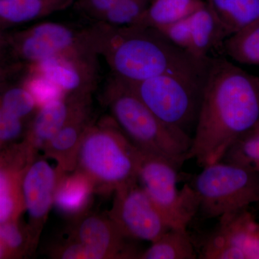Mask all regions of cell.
Returning a JSON list of instances; mask_svg holds the SVG:
<instances>
[{
	"instance_id": "obj_1",
	"label": "cell",
	"mask_w": 259,
	"mask_h": 259,
	"mask_svg": "<svg viewBox=\"0 0 259 259\" xmlns=\"http://www.w3.org/2000/svg\"><path fill=\"white\" fill-rule=\"evenodd\" d=\"M259 122V79L231 61L212 58L190 152L200 167L221 161Z\"/></svg>"
},
{
	"instance_id": "obj_2",
	"label": "cell",
	"mask_w": 259,
	"mask_h": 259,
	"mask_svg": "<svg viewBox=\"0 0 259 259\" xmlns=\"http://www.w3.org/2000/svg\"><path fill=\"white\" fill-rule=\"evenodd\" d=\"M85 35L90 47L106 61L112 76L127 83L166 73L202 69L212 59H197L158 29L140 24L91 23L85 28Z\"/></svg>"
},
{
	"instance_id": "obj_3",
	"label": "cell",
	"mask_w": 259,
	"mask_h": 259,
	"mask_svg": "<svg viewBox=\"0 0 259 259\" xmlns=\"http://www.w3.org/2000/svg\"><path fill=\"white\" fill-rule=\"evenodd\" d=\"M103 101L112 118L144 156L166 162L177 170L190 159L192 138L160 120L125 83L112 75Z\"/></svg>"
},
{
	"instance_id": "obj_4",
	"label": "cell",
	"mask_w": 259,
	"mask_h": 259,
	"mask_svg": "<svg viewBox=\"0 0 259 259\" xmlns=\"http://www.w3.org/2000/svg\"><path fill=\"white\" fill-rule=\"evenodd\" d=\"M144 156L109 116L85 131L76 166L91 180L95 190L115 193L121 187L138 182Z\"/></svg>"
},
{
	"instance_id": "obj_5",
	"label": "cell",
	"mask_w": 259,
	"mask_h": 259,
	"mask_svg": "<svg viewBox=\"0 0 259 259\" xmlns=\"http://www.w3.org/2000/svg\"><path fill=\"white\" fill-rule=\"evenodd\" d=\"M209 64L202 69L166 73L139 82L122 81L160 120L192 138Z\"/></svg>"
},
{
	"instance_id": "obj_6",
	"label": "cell",
	"mask_w": 259,
	"mask_h": 259,
	"mask_svg": "<svg viewBox=\"0 0 259 259\" xmlns=\"http://www.w3.org/2000/svg\"><path fill=\"white\" fill-rule=\"evenodd\" d=\"M191 187L204 218H218L259 202V172L220 161L203 167Z\"/></svg>"
},
{
	"instance_id": "obj_7",
	"label": "cell",
	"mask_w": 259,
	"mask_h": 259,
	"mask_svg": "<svg viewBox=\"0 0 259 259\" xmlns=\"http://www.w3.org/2000/svg\"><path fill=\"white\" fill-rule=\"evenodd\" d=\"M178 171L169 163L151 156H144L138 183L171 228L187 229L198 212V200L190 185L177 187Z\"/></svg>"
},
{
	"instance_id": "obj_8",
	"label": "cell",
	"mask_w": 259,
	"mask_h": 259,
	"mask_svg": "<svg viewBox=\"0 0 259 259\" xmlns=\"http://www.w3.org/2000/svg\"><path fill=\"white\" fill-rule=\"evenodd\" d=\"M84 40V29L59 22H40L23 30L7 32L6 59L30 67L71 50Z\"/></svg>"
},
{
	"instance_id": "obj_9",
	"label": "cell",
	"mask_w": 259,
	"mask_h": 259,
	"mask_svg": "<svg viewBox=\"0 0 259 259\" xmlns=\"http://www.w3.org/2000/svg\"><path fill=\"white\" fill-rule=\"evenodd\" d=\"M201 243L200 259H259V223L248 208L226 213Z\"/></svg>"
},
{
	"instance_id": "obj_10",
	"label": "cell",
	"mask_w": 259,
	"mask_h": 259,
	"mask_svg": "<svg viewBox=\"0 0 259 259\" xmlns=\"http://www.w3.org/2000/svg\"><path fill=\"white\" fill-rule=\"evenodd\" d=\"M114 194L109 217L129 239L152 243L171 229L138 182L121 187Z\"/></svg>"
},
{
	"instance_id": "obj_11",
	"label": "cell",
	"mask_w": 259,
	"mask_h": 259,
	"mask_svg": "<svg viewBox=\"0 0 259 259\" xmlns=\"http://www.w3.org/2000/svg\"><path fill=\"white\" fill-rule=\"evenodd\" d=\"M99 58L85 37L78 47L32 65L29 70L45 76L66 95L92 94L98 78Z\"/></svg>"
},
{
	"instance_id": "obj_12",
	"label": "cell",
	"mask_w": 259,
	"mask_h": 259,
	"mask_svg": "<svg viewBox=\"0 0 259 259\" xmlns=\"http://www.w3.org/2000/svg\"><path fill=\"white\" fill-rule=\"evenodd\" d=\"M74 241L82 246L86 258H139L129 238L109 216L90 214L81 218L74 230Z\"/></svg>"
},
{
	"instance_id": "obj_13",
	"label": "cell",
	"mask_w": 259,
	"mask_h": 259,
	"mask_svg": "<svg viewBox=\"0 0 259 259\" xmlns=\"http://www.w3.org/2000/svg\"><path fill=\"white\" fill-rule=\"evenodd\" d=\"M32 151L25 141L0 148V224L18 221L24 210L22 178Z\"/></svg>"
},
{
	"instance_id": "obj_14",
	"label": "cell",
	"mask_w": 259,
	"mask_h": 259,
	"mask_svg": "<svg viewBox=\"0 0 259 259\" xmlns=\"http://www.w3.org/2000/svg\"><path fill=\"white\" fill-rule=\"evenodd\" d=\"M60 175L45 159L30 161L22 178L24 210L32 223L45 221L54 204V192Z\"/></svg>"
},
{
	"instance_id": "obj_15",
	"label": "cell",
	"mask_w": 259,
	"mask_h": 259,
	"mask_svg": "<svg viewBox=\"0 0 259 259\" xmlns=\"http://www.w3.org/2000/svg\"><path fill=\"white\" fill-rule=\"evenodd\" d=\"M91 112V95H83L69 120L44 146L48 154L60 163L61 170L76 166L80 142L93 124Z\"/></svg>"
},
{
	"instance_id": "obj_16",
	"label": "cell",
	"mask_w": 259,
	"mask_h": 259,
	"mask_svg": "<svg viewBox=\"0 0 259 259\" xmlns=\"http://www.w3.org/2000/svg\"><path fill=\"white\" fill-rule=\"evenodd\" d=\"M83 95H66L39 107L29 122L25 142L32 151L44 147L66 123Z\"/></svg>"
},
{
	"instance_id": "obj_17",
	"label": "cell",
	"mask_w": 259,
	"mask_h": 259,
	"mask_svg": "<svg viewBox=\"0 0 259 259\" xmlns=\"http://www.w3.org/2000/svg\"><path fill=\"white\" fill-rule=\"evenodd\" d=\"M76 0H0V27H11L41 20L74 5Z\"/></svg>"
},
{
	"instance_id": "obj_18",
	"label": "cell",
	"mask_w": 259,
	"mask_h": 259,
	"mask_svg": "<svg viewBox=\"0 0 259 259\" xmlns=\"http://www.w3.org/2000/svg\"><path fill=\"white\" fill-rule=\"evenodd\" d=\"M192 42L189 53L199 59H208L211 53L223 51L228 35L207 5L190 16Z\"/></svg>"
},
{
	"instance_id": "obj_19",
	"label": "cell",
	"mask_w": 259,
	"mask_h": 259,
	"mask_svg": "<svg viewBox=\"0 0 259 259\" xmlns=\"http://www.w3.org/2000/svg\"><path fill=\"white\" fill-rule=\"evenodd\" d=\"M95 190L93 182L82 172L59 177L54 196L56 209L66 215H77L86 209Z\"/></svg>"
},
{
	"instance_id": "obj_20",
	"label": "cell",
	"mask_w": 259,
	"mask_h": 259,
	"mask_svg": "<svg viewBox=\"0 0 259 259\" xmlns=\"http://www.w3.org/2000/svg\"><path fill=\"white\" fill-rule=\"evenodd\" d=\"M228 36L259 21V0H207Z\"/></svg>"
},
{
	"instance_id": "obj_21",
	"label": "cell",
	"mask_w": 259,
	"mask_h": 259,
	"mask_svg": "<svg viewBox=\"0 0 259 259\" xmlns=\"http://www.w3.org/2000/svg\"><path fill=\"white\" fill-rule=\"evenodd\" d=\"M143 259H197V249L187 229L171 228L141 252Z\"/></svg>"
},
{
	"instance_id": "obj_22",
	"label": "cell",
	"mask_w": 259,
	"mask_h": 259,
	"mask_svg": "<svg viewBox=\"0 0 259 259\" xmlns=\"http://www.w3.org/2000/svg\"><path fill=\"white\" fill-rule=\"evenodd\" d=\"M204 4L202 0H152L136 24L158 29L188 18Z\"/></svg>"
},
{
	"instance_id": "obj_23",
	"label": "cell",
	"mask_w": 259,
	"mask_h": 259,
	"mask_svg": "<svg viewBox=\"0 0 259 259\" xmlns=\"http://www.w3.org/2000/svg\"><path fill=\"white\" fill-rule=\"evenodd\" d=\"M25 76L8 80L0 85V107L12 115L30 122L38 110V106L31 93L24 84Z\"/></svg>"
},
{
	"instance_id": "obj_24",
	"label": "cell",
	"mask_w": 259,
	"mask_h": 259,
	"mask_svg": "<svg viewBox=\"0 0 259 259\" xmlns=\"http://www.w3.org/2000/svg\"><path fill=\"white\" fill-rule=\"evenodd\" d=\"M223 51L240 64H259V21L227 37Z\"/></svg>"
},
{
	"instance_id": "obj_25",
	"label": "cell",
	"mask_w": 259,
	"mask_h": 259,
	"mask_svg": "<svg viewBox=\"0 0 259 259\" xmlns=\"http://www.w3.org/2000/svg\"><path fill=\"white\" fill-rule=\"evenodd\" d=\"M221 161L259 172V122L236 140Z\"/></svg>"
},
{
	"instance_id": "obj_26",
	"label": "cell",
	"mask_w": 259,
	"mask_h": 259,
	"mask_svg": "<svg viewBox=\"0 0 259 259\" xmlns=\"http://www.w3.org/2000/svg\"><path fill=\"white\" fill-rule=\"evenodd\" d=\"M151 2L152 0H120L97 23L113 26L136 24L146 13Z\"/></svg>"
},
{
	"instance_id": "obj_27",
	"label": "cell",
	"mask_w": 259,
	"mask_h": 259,
	"mask_svg": "<svg viewBox=\"0 0 259 259\" xmlns=\"http://www.w3.org/2000/svg\"><path fill=\"white\" fill-rule=\"evenodd\" d=\"M23 83L35 99L38 108L49 102L66 97V95L57 86L41 74L28 69Z\"/></svg>"
},
{
	"instance_id": "obj_28",
	"label": "cell",
	"mask_w": 259,
	"mask_h": 259,
	"mask_svg": "<svg viewBox=\"0 0 259 259\" xmlns=\"http://www.w3.org/2000/svg\"><path fill=\"white\" fill-rule=\"evenodd\" d=\"M29 122L12 115L0 107V145L3 146L17 141L26 134Z\"/></svg>"
},
{
	"instance_id": "obj_29",
	"label": "cell",
	"mask_w": 259,
	"mask_h": 259,
	"mask_svg": "<svg viewBox=\"0 0 259 259\" xmlns=\"http://www.w3.org/2000/svg\"><path fill=\"white\" fill-rule=\"evenodd\" d=\"M0 240L11 256L23 250L27 239L18 221H12L0 224Z\"/></svg>"
},
{
	"instance_id": "obj_30",
	"label": "cell",
	"mask_w": 259,
	"mask_h": 259,
	"mask_svg": "<svg viewBox=\"0 0 259 259\" xmlns=\"http://www.w3.org/2000/svg\"><path fill=\"white\" fill-rule=\"evenodd\" d=\"M190 16L158 29L170 41L188 52L192 42Z\"/></svg>"
},
{
	"instance_id": "obj_31",
	"label": "cell",
	"mask_w": 259,
	"mask_h": 259,
	"mask_svg": "<svg viewBox=\"0 0 259 259\" xmlns=\"http://www.w3.org/2000/svg\"><path fill=\"white\" fill-rule=\"evenodd\" d=\"M120 0H76L73 6L91 22L97 23L107 11L113 8Z\"/></svg>"
},
{
	"instance_id": "obj_32",
	"label": "cell",
	"mask_w": 259,
	"mask_h": 259,
	"mask_svg": "<svg viewBox=\"0 0 259 259\" xmlns=\"http://www.w3.org/2000/svg\"><path fill=\"white\" fill-rule=\"evenodd\" d=\"M25 67L15 63L0 62V85L13 78L18 77L24 74Z\"/></svg>"
},
{
	"instance_id": "obj_33",
	"label": "cell",
	"mask_w": 259,
	"mask_h": 259,
	"mask_svg": "<svg viewBox=\"0 0 259 259\" xmlns=\"http://www.w3.org/2000/svg\"><path fill=\"white\" fill-rule=\"evenodd\" d=\"M7 32L0 27V62L8 61L6 59Z\"/></svg>"
}]
</instances>
